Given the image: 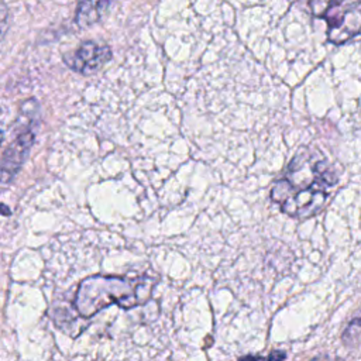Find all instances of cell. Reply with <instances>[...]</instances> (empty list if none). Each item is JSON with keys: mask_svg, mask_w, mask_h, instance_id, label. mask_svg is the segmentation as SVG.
Wrapping results in <instances>:
<instances>
[{"mask_svg": "<svg viewBox=\"0 0 361 361\" xmlns=\"http://www.w3.org/2000/svg\"><path fill=\"white\" fill-rule=\"evenodd\" d=\"M337 179L333 166L319 149L302 148L290 161L285 176L274 185L271 199L288 216L310 217L324 207L329 189Z\"/></svg>", "mask_w": 361, "mask_h": 361, "instance_id": "cell-1", "label": "cell"}, {"mask_svg": "<svg viewBox=\"0 0 361 361\" xmlns=\"http://www.w3.org/2000/svg\"><path fill=\"white\" fill-rule=\"evenodd\" d=\"M151 289L152 282L145 276L128 279L124 276L92 275L79 283L73 307L85 319L113 303L123 309H131L145 303Z\"/></svg>", "mask_w": 361, "mask_h": 361, "instance_id": "cell-2", "label": "cell"}, {"mask_svg": "<svg viewBox=\"0 0 361 361\" xmlns=\"http://www.w3.org/2000/svg\"><path fill=\"white\" fill-rule=\"evenodd\" d=\"M312 13L327 23V38L341 45L361 34V0H310Z\"/></svg>", "mask_w": 361, "mask_h": 361, "instance_id": "cell-3", "label": "cell"}, {"mask_svg": "<svg viewBox=\"0 0 361 361\" xmlns=\"http://www.w3.org/2000/svg\"><path fill=\"white\" fill-rule=\"evenodd\" d=\"M38 117V104L37 100L32 99L31 109L30 100L24 103L18 118L16 121V137L11 144L3 151L1 157V180L7 183L13 179V176L20 171L21 165L25 161V157L35 141V126Z\"/></svg>", "mask_w": 361, "mask_h": 361, "instance_id": "cell-4", "label": "cell"}, {"mask_svg": "<svg viewBox=\"0 0 361 361\" xmlns=\"http://www.w3.org/2000/svg\"><path fill=\"white\" fill-rule=\"evenodd\" d=\"M111 59V49L106 44L85 41L75 51L63 55V62L82 75H90L99 71Z\"/></svg>", "mask_w": 361, "mask_h": 361, "instance_id": "cell-5", "label": "cell"}, {"mask_svg": "<svg viewBox=\"0 0 361 361\" xmlns=\"http://www.w3.org/2000/svg\"><path fill=\"white\" fill-rule=\"evenodd\" d=\"M116 0H78L75 11V24L79 28H87L103 18L106 11Z\"/></svg>", "mask_w": 361, "mask_h": 361, "instance_id": "cell-6", "label": "cell"}, {"mask_svg": "<svg viewBox=\"0 0 361 361\" xmlns=\"http://www.w3.org/2000/svg\"><path fill=\"white\" fill-rule=\"evenodd\" d=\"M268 357H269V358H285L286 355H285V353L279 351V353H272V354H269Z\"/></svg>", "mask_w": 361, "mask_h": 361, "instance_id": "cell-7", "label": "cell"}]
</instances>
